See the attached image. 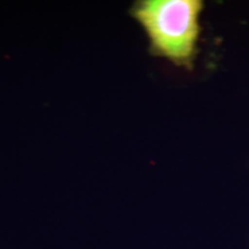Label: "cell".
Returning a JSON list of instances; mask_svg holds the SVG:
<instances>
[{"mask_svg": "<svg viewBox=\"0 0 249 249\" xmlns=\"http://www.w3.org/2000/svg\"><path fill=\"white\" fill-rule=\"evenodd\" d=\"M202 0H139L130 14L142 27L150 53L192 70L201 34Z\"/></svg>", "mask_w": 249, "mask_h": 249, "instance_id": "obj_1", "label": "cell"}]
</instances>
